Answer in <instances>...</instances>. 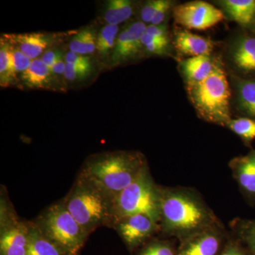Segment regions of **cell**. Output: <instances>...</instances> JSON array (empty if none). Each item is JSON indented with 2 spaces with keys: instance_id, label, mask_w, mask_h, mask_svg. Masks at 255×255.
Returning a JSON list of instances; mask_svg holds the SVG:
<instances>
[{
  "instance_id": "obj_3",
  "label": "cell",
  "mask_w": 255,
  "mask_h": 255,
  "mask_svg": "<svg viewBox=\"0 0 255 255\" xmlns=\"http://www.w3.org/2000/svg\"><path fill=\"white\" fill-rule=\"evenodd\" d=\"M62 200L89 236L97 228H112L113 199L81 174Z\"/></svg>"
},
{
  "instance_id": "obj_30",
  "label": "cell",
  "mask_w": 255,
  "mask_h": 255,
  "mask_svg": "<svg viewBox=\"0 0 255 255\" xmlns=\"http://www.w3.org/2000/svg\"><path fill=\"white\" fill-rule=\"evenodd\" d=\"M241 233L252 253L255 255V221L247 222L242 225Z\"/></svg>"
},
{
  "instance_id": "obj_33",
  "label": "cell",
  "mask_w": 255,
  "mask_h": 255,
  "mask_svg": "<svg viewBox=\"0 0 255 255\" xmlns=\"http://www.w3.org/2000/svg\"><path fill=\"white\" fill-rule=\"evenodd\" d=\"M172 1H168V0H162L160 6H159L158 9L156 11L151 24L160 25L161 23L163 22L166 15L172 7Z\"/></svg>"
},
{
  "instance_id": "obj_8",
  "label": "cell",
  "mask_w": 255,
  "mask_h": 255,
  "mask_svg": "<svg viewBox=\"0 0 255 255\" xmlns=\"http://www.w3.org/2000/svg\"><path fill=\"white\" fill-rule=\"evenodd\" d=\"M112 228L115 230L129 251L143 246L151 237L160 231L158 223L145 214H135L116 220Z\"/></svg>"
},
{
  "instance_id": "obj_23",
  "label": "cell",
  "mask_w": 255,
  "mask_h": 255,
  "mask_svg": "<svg viewBox=\"0 0 255 255\" xmlns=\"http://www.w3.org/2000/svg\"><path fill=\"white\" fill-rule=\"evenodd\" d=\"M10 47L9 42L1 38L0 45V82L1 87L7 86L11 78L15 76Z\"/></svg>"
},
{
  "instance_id": "obj_24",
  "label": "cell",
  "mask_w": 255,
  "mask_h": 255,
  "mask_svg": "<svg viewBox=\"0 0 255 255\" xmlns=\"http://www.w3.org/2000/svg\"><path fill=\"white\" fill-rule=\"evenodd\" d=\"M118 26L107 24L102 28L96 41V50L100 54L105 56L114 48V45L117 43V38H118Z\"/></svg>"
},
{
  "instance_id": "obj_15",
  "label": "cell",
  "mask_w": 255,
  "mask_h": 255,
  "mask_svg": "<svg viewBox=\"0 0 255 255\" xmlns=\"http://www.w3.org/2000/svg\"><path fill=\"white\" fill-rule=\"evenodd\" d=\"M5 38L31 60L42 54L50 43L48 37L42 33L7 35Z\"/></svg>"
},
{
  "instance_id": "obj_2",
  "label": "cell",
  "mask_w": 255,
  "mask_h": 255,
  "mask_svg": "<svg viewBox=\"0 0 255 255\" xmlns=\"http://www.w3.org/2000/svg\"><path fill=\"white\" fill-rule=\"evenodd\" d=\"M146 165L140 152L115 151L90 156L79 173L114 199L135 180Z\"/></svg>"
},
{
  "instance_id": "obj_4",
  "label": "cell",
  "mask_w": 255,
  "mask_h": 255,
  "mask_svg": "<svg viewBox=\"0 0 255 255\" xmlns=\"http://www.w3.org/2000/svg\"><path fill=\"white\" fill-rule=\"evenodd\" d=\"M189 100L198 114L206 122L228 126L231 122V91L226 72L219 61L204 80L187 82Z\"/></svg>"
},
{
  "instance_id": "obj_19",
  "label": "cell",
  "mask_w": 255,
  "mask_h": 255,
  "mask_svg": "<svg viewBox=\"0 0 255 255\" xmlns=\"http://www.w3.org/2000/svg\"><path fill=\"white\" fill-rule=\"evenodd\" d=\"M237 99L241 112L255 120V79L238 80Z\"/></svg>"
},
{
  "instance_id": "obj_11",
  "label": "cell",
  "mask_w": 255,
  "mask_h": 255,
  "mask_svg": "<svg viewBox=\"0 0 255 255\" xmlns=\"http://www.w3.org/2000/svg\"><path fill=\"white\" fill-rule=\"evenodd\" d=\"M221 244L219 233L211 228L184 239L177 255H218Z\"/></svg>"
},
{
  "instance_id": "obj_37",
  "label": "cell",
  "mask_w": 255,
  "mask_h": 255,
  "mask_svg": "<svg viewBox=\"0 0 255 255\" xmlns=\"http://www.w3.org/2000/svg\"><path fill=\"white\" fill-rule=\"evenodd\" d=\"M65 68H66V63H64L63 55H61L51 68V71L52 73L55 74H64Z\"/></svg>"
},
{
  "instance_id": "obj_35",
  "label": "cell",
  "mask_w": 255,
  "mask_h": 255,
  "mask_svg": "<svg viewBox=\"0 0 255 255\" xmlns=\"http://www.w3.org/2000/svg\"><path fill=\"white\" fill-rule=\"evenodd\" d=\"M61 55V53L58 51H47L42 57L41 60L51 70Z\"/></svg>"
},
{
  "instance_id": "obj_17",
  "label": "cell",
  "mask_w": 255,
  "mask_h": 255,
  "mask_svg": "<svg viewBox=\"0 0 255 255\" xmlns=\"http://www.w3.org/2000/svg\"><path fill=\"white\" fill-rule=\"evenodd\" d=\"M221 4L233 21L243 26L255 23V0H225Z\"/></svg>"
},
{
  "instance_id": "obj_1",
  "label": "cell",
  "mask_w": 255,
  "mask_h": 255,
  "mask_svg": "<svg viewBox=\"0 0 255 255\" xmlns=\"http://www.w3.org/2000/svg\"><path fill=\"white\" fill-rule=\"evenodd\" d=\"M216 222L214 214L190 191L161 188V231L184 241L196 233L214 228Z\"/></svg>"
},
{
  "instance_id": "obj_31",
  "label": "cell",
  "mask_w": 255,
  "mask_h": 255,
  "mask_svg": "<svg viewBox=\"0 0 255 255\" xmlns=\"http://www.w3.org/2000/svg\"><path fill=\"white\" fill-rule=\"evenodd\" d=\"M162 0H152V1H147L142 8L141 18L143 23L152 22V18L155 16L156 11L158 9L160 6Z\"/></svg>"
},
{
  "instance_id": "obj_5",
  "label": "cell",
  "mask_w": 255,
  "mask_h": 255,
  "mask_svg": "<svg viewBox=\"0 0 255 255\" xmlns=\"http://www.w3.org/2000/svg\"><path fill=\"white\" fill-rule=\"evenodd\" d=\"M33 221L42 234L65 255H79L90 236L69 212L62 199L46 208Z\"/></svg>"
},
{
  "instance_id": "obj_20",
  "label": "cell",
  "mask_w": 255,
  "mask_h": 255,
  "mask_svg": "<svg viewBox=\"0 0 255 255\" xmlns=\"http://www.w3.org/2000/svg\"><path fill=\"white\" fill-rule=\"evenodd\" d=\"M52 71L41 59L33 60L29 68L21 73V79L28 87L42 88L49 82Z\"/></svg>"
},
{
  "instance_id": "obj_25",
  "label": "cell",
  "mask_w": 255,
  "mask_h": 255,
  "mask_svg": "<svg viewBox=\"0 0 255 255\" xmlns=\"http://www.w3.org/2000/svg\"><path fill=\"white\" fill-rule=\"evenodd\" d=\"M227 127L247 143H250L255 139V119L248 117L232 119Z\"/></svg>"
},
{
  "instance_id": "obj_28",
  "label": "cell",
  "mask_w": 255,
  "mask_h": 255,
  "mask_svg": "<svg viewBox=\"0 0 255 255\" xmlns=\"http://www.w3.org/2000/svg\"><path fill=\"white\" fill-rule=\"evenodd\" d=\"M169 40L161 39L155 38L145 33L142 38V46L145 47L146 50L151 53L162 54L167 49Z\"/></svg>"
},
{
  "instance_id": "obj_12",
  "label": "cell",
  "mask_w": 255,
  "mask_h": 255,
  "mask_svg": "<svg viewBox=\"0 0 255 255\" xmlns=\"http://www.w3.org/2000/svg\"><path fill=\"white\" fill-rule=\"evenodd\" d=\"M231 57L238 70L246 75H255V36L238 37L233 43Z\"/></svg>"
},
{
  "instance_id": "obj_21",
  "label": "cell",
  "mask_w": 255,
  "mask_h": 255,
  "mask_svg": "<svg viewBox=\"0 0 255 255\" xmlns=\"http://www.w3.org/2000/svg\"><path fill=\"white\" fill-rule=\"evenodd\" d=\"M132 14L131 1L128 0H111L106 9L105 18L108 25L118 26L128 19Z\"/></svg>"
},
{
  "instance_id": "obj_13",
  "label": "cell",
  "mask_w": 255,
  "mask_h": 255,
  "mask_svg": "<svg viewBox=\"0 0 255 255\" xmlns=\"http://www.w3.org/2000/svg\"><path fill=\"white\" fill-rule=\"evenodd\" d=\"M230 166L242 189L255 196V149L248 155L233 159Z\"/></svg>"
},
{
  "instance_id": "obj_27",
  "label": "cell",
  "mask_w": 255,
  "mask_h": 255,
  "mask_svg": "<svg viewBox=\"0 0 255 255\" xmlns=\"http://www.w3.org/2000/svg\"><path fill=\"white\" fill-rule=\"evenodd\" d=\"M10 45H11L10 52H11L13 72H14V75L18 73H23L29 68L33 60L23 54L22 52L16 46H13L11 43Z\"/></svg>"
},
{
  "instance_id": "obj_9",
  "label": "cell",
  "mask_w": 255,
  "mask_h": 255,
  "mask_svg": "<svg viewBox=\"0 0 255 255\" xmlns=\"http://www.w3.org/2000/svg\"><path fill=\"white\" fill-rule=\"evenodd\" d=\"M176 22L189 29L206 30L225 18L223 11L204 1H192L173 9Z\"/></svg>"
},
{
  "instance_id": "obj_16",
  "label": "cell",
  "mask_w": 255,
  "mask_h": 255,
  "mask_svg": "<svg viewBox=\"0 0 255 255\" xmlns=\"http://www.w3.org/2000/svg\"><path fill=\"white\" fill-rule=\"evenodd\" d=\"M216 61L211 55L190 57L182 62L181 67L187 82L202 81L214 70Z\"/></svg>"
},
{
  "instance_id": "obj_29",
  "label": "cell",
  "mask_w": 255,
  "mask_h": 255,
  "mask_svg": "<svg viewBox=\"0 0 255 255\" xmlns=\"http://www.w3.org/2000/svg\"><path fill=\"white\" fill-rule=\"evenodd\" d=\"M92 68H82V67L73 66L66 64L64 75L67 80L70 81L83 80L90 75Z\"/></svg>"
},
{
  "instance_id": "obj_14",
  "label": "cell",
  "mask_w": 255,
  "mask_h": 255,
  "mask_svg": "<svg viewBox=\"0 0 255 255\" xmlns=\"http://www.w3.org/2000/svg\"><path fill=\"white\" fill-rule=\"evenodd\" d=\"M174 46L180 53L191 57L211 55L214 48L212 42L209 39L187 30L176 33Z\"/></svg>"
},
{
  "instance_id": "obj_22",
  "label": "cell",
  "mask_w": 255,
  "mask_h": 255,
  "mask_svg": "<svg viewBox=\"0 0 255 255\" xmlns=\"http://www.w3.org/2000/svg\"><path fill=\"white\" fill-rule=\"evenodd\" d=\"M96 41L97 38L93 31L82 30L70 42V51L79 55L90 54L96 50Z\"/></svg>"
},
{
  "instance_id": "obj_7",
  "label": "cell",
  "mask_w": 255,
  "mask_h": 255,
  "mask_svg": "<svg viewBox=\"0 0 255 255\" xmlns=\"http://www.w3.org/2000/svg\"><path fill=\"white\" fill-rule=\"evenodd\" d=\"M1 187L0 255H27L30 221L18 217L9 197Z\"/></svg>"
},
{
  "instance_id": "obj_10",
  "label": "cell",
  "mask_w": 255,
  "mask_h": 255,
  "mask_svg": "<svg viewBox=\"0 0 255 255\" xmlns=\"http://www.w3.org/2000/svg\"><path fill=\"white\" fill-rule=\"evenodd\" d=\"M147 26L142 21L129 25L117 38L112 60L114 63H122L138 53L142 47V38Z\"/></svg>"
},
{
  "instance_id": "obj_34",
  "label": "cell",
  "mask_w": 255,
  "mask_h": 255,
  "mask_svg": "<svg viewBox=\"0 0 255 255\" xmlns=\"http://www.w3.org/2000/svg\"><path fill=\"white\" fill-rule=\"evenodd\" d=\"M146 33L155 38H161V39L169 40L168 32L165 25H152L147 26Z\"/></svg>"
},
{
  "instance_id": "obj_26",
  "label": "cell",
  "mask_w": 255,
  "mask_h": 255,
  "mask_svg": "<svg viewBox=\"0 0 255 255\" xmlns=\"http://www.w3.org/2000/svg\"><path fill=\"white\" fill-rule=\"evenodd\" d=\"M137 255H175V253L167 242L152 240L147 242Z\"/></svg>"
},
{
  "instance_id": "obj_18",
  "label": "cell",
  "mask_w": 255,
  "mask_h": 255,
  "mask_svg": "<svg viewBox=\"0 0 255 255\" xmlns=\"http://www.w3.org/2000/svg\"><path fill=\"white\" fill-rule=\"evenodd\" d=\"M27 255H65L58 247L45 237L34 221H30Z\"/></svg>"
},
{
  "instance_id": "obj_36",
  "label": "cell",
  "mask_w": 255,
  "mask_h": 255,
  "mask_svg": "<svg viewBox=\"0 0 255 255\" xmlns=\"http://www.w3.org/2000/svg\"><path fill=\"white\" fill-rule=\"evenodd\" d=\"M220 255H246L241 248L233 244L228 245Z\"/></svg>"
},
{
  "instance_id": "obj_6",
  "label": "cell",
  "mask_w": 255,
  "mask_h": 255,
  "mask_svg": "<svg viewBox=\"0 0 255 255\" xmlns=\"http://www.w3.org/2000/svg\"><path fill=\"white\" fill-rule=\"evenodd\" d=\"M160 196L161 187L146 165L135 180L113 199L112 225L116 220L135 214L147 215L159 223Z\"/></svg>"
},
{
  "instance_id": "obj_32",
  "label": "cell",
  "mask_w": 255,
  "mask_h": 255,
  "mask_svg": "<svg viewBox=\"0 0 255 255\" xmlns=\"http://www.w3.org/2000/svg\"><path fill=\"white\" fill-rule=\"evenodd\" d=\"M65 62L68 65L82 68H92L90 58L85 55L77 54L70 51L65 57Z\"/></svg>"
}]
</instances>
